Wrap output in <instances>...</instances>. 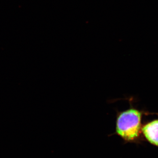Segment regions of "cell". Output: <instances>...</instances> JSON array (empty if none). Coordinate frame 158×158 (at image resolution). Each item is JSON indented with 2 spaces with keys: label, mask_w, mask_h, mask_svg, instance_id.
<instances>
[{
  "label": "cell",
  "mask_w": 158,
  "mask_h": 158,
  "mask_svg": "<svg viewBox=\"0 0 158 158\" xmlns=\"http://www.w3.org/2000/svg\"><path fill=\"white\" fill-rule=\"evenodd\" d=\"M141 113L131 108L117 113L116 134L126 141H134L138 138L141 131Z\"/></svg>",
  "instance_id": "obj_1"
},
{
  "label": "cell",
  "mask_w": 158,
  "mask_h": 158,
  "mask_svg": "<svg viewBox=\"0 0 158 158\" xmlns=\"http://www.w3.org/2000/svg\"><path fill=\"white\" fill-rule=\"evenodd\" d=\"M145 138L152 144L158 146V120L145 125L142 129Z\"/></svg>",
  "instance_id": "obj_2"
}]
</instances>
